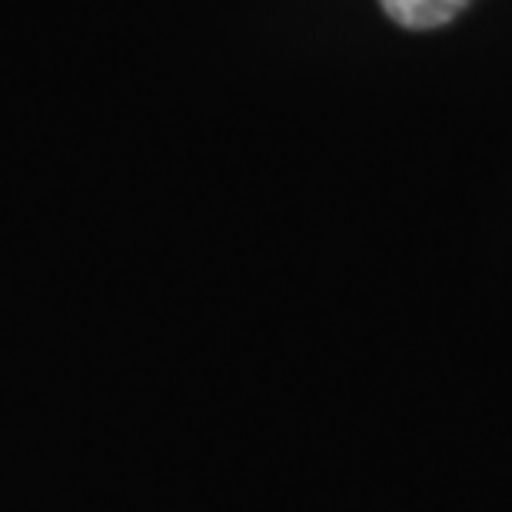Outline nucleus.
Masks as SVG:
<instances>
[{
    "label": "nucleus",
    "instance_id": "obj_1",
    "mask_svg": "<svg viewBox=\"0 0 512 512\" xmlns=\"http://www.w3.org/2000/svg\"><path fill=\"white\" fill-rule=\"evenodd\" d=\"M383 14L403 30H436L456 20L473 0H376Z\"/></svg>",
    "mask_w": 512,
    "mask_h": 512
}]
</instances>
